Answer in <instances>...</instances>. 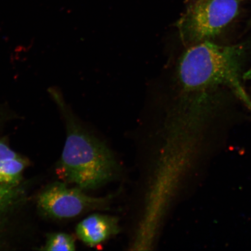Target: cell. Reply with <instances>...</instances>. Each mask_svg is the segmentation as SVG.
Returning <instances> with one entry per match:
<instances>
[{
  "label": "cell",
  "mask_w": 251,
  "mask_h": 251,
  "mask_svg": "<svg viewBox=\"0 0 251 251\" xmlns=\"http://www.w3.org/2000/svg\"></svg>",
  "instance_id": "8fae6325"
},
{
  "label": "cell",
  "mask_w": 251,
  "mask_h": 251,
  "mask_svg": "<svg viewBox=\"0 0 251 251\" xmlns=\"http://www.w3.org/2000/svg\"><path fill=\"white\" fill-rule=\"evenodd\" d=\"M78 187L55 183L40 194L38 205L46 214L56 219H70L108 205V198L93 197Z\"/></svg>",
  "instance_id": "277c9868"
},
{
  "label": "cell",
  "mask_w": 251,
  "mask_h": 251,
  "mask_svg": "<svg viewBox=\"0 0 251 251\" xmlns=\"http://www.w3.org/2000/svg\"><path fill=\"white\" fill-rule=\"evenodd\" d=\"M19 156L7 144L0 141V161L6 159L17 158Z\"/></svg>",
  "instance_id": "ba28073f"
},
{
  "label": "cell",
  "mask_w": 251,
  "mask_h": 251,
  "mask_svg": "<svg viewBox=\"0 0 251 251\" xmlns=\"http://www.w3.org/2000/svg\"><path fill=\"white\" fill-rule=\"evenodd\" d=\"M12 191L10 186L0 185V208L11 199Z\"/></svg>",
  "instance_id": "9c48e42d"
},
{
  "label": "cell",
  "mask_w": 251,
  "mask_h": 251,
  "mask_svg": "<svg viewBox=\"0 0 251 251\" xmlns=\"http://www.w3.org/2000/svg\"><path fill=\"white\" fill-rule=\"evenodd\" d=\"M27 162L19 156L0 161V185L11 186L20 180Z\"/></svg>",
  "instance_id": "8992f818"
},
{
  "label": "cell",
  "mask_w": 251,
  "mask_h": 251,
  "mask_svg": "<svg viewBox=\"0 0 251 251\" xmlns=\"http://www.w3.org/2000/svg\"><path fill=\"white\" fill-rule=\"evenodd\" d=\"M9 114L10 112H9L8 106L5 104H0V122L7 117H9Z\"/></svg>",
  "instance_id": "30bf717a"
},
{
  "label": "cell",
  "mask_w": 251,
  "mask_h": 251,
  "mask_svg": "<svg viewBox=\"0 0 251 251\" xmlns=\"http://www.w3.org/2000/svg\"><path fill=\"white\" fill-rule=\"evenodd\" d=\"M48 93L67 127L59 176L81 190L96 189L111 181L118 171L111 151L81 123L58 88L50 87Z\"/></svg>",
  "instance_id": "6da1fadb"
},
{
  "label": "cell",
  "mask_w": 251,
  "mask_h": 251,
  "mask_svg": "<svg viewBox=\"0 0 251 251\" xmlns=\"http://www.w3.org/2000/svg\"><path fill=\"white\" fill-rule=\"evenodd\" d=\"M120 228L115 216L93 214L81 221L76 228L77 237L87 246L93 247L117 234Z\"/></svg>",
  "instance_id": "5b68a950"
},
{
  "label": "cell",
  "mask_w": 251,
  "mask_h": 251,
  "mask_svg": "<svg viewBox=\"0 0 251 251\" xmlns=\"http://www.w3.org/2000/svg\"><path fill=\"white\" fill-rule=\"evenodd\" d=\"M244 58L242 45L221 46L204 42L187 47L176 72L178 94L227 86L251 108V102L241 82Z\"/></svg>",
  "instance_id": "7a4b0ae2"
},
{
  "label": "cell",
  "mask_w": 251,
  "mask_h": 251,
  "mask_svg": "<svg viewBox=\"0 0 251 251\" xmlns=\"http://www.w3.org/2000/svg\"><path fill=\"white\" fill-rule=\"evenodd\" d=\"M238 0H193L178 21L182 42L187 47L212 42L239 12Z\"/></svg>",
  "instance_id": "3957f363"
},
{
  "label": "cell",
  "mask_w": 251,
  "mask_h": 251,
  "mask_svg": "<svg viewBox=\"0 0 251 251\" xmlns=\"http://www.w3.org/2000/svg\"><path fill=\"white\" fill-rule=\"evenodd\" d=\"M75 249L76 245L72 235L64 233H58L50 235L44 250L52 251H72Z\"/></svg>",
  "instance_id": "52a82bcc"
}]
</instances>
